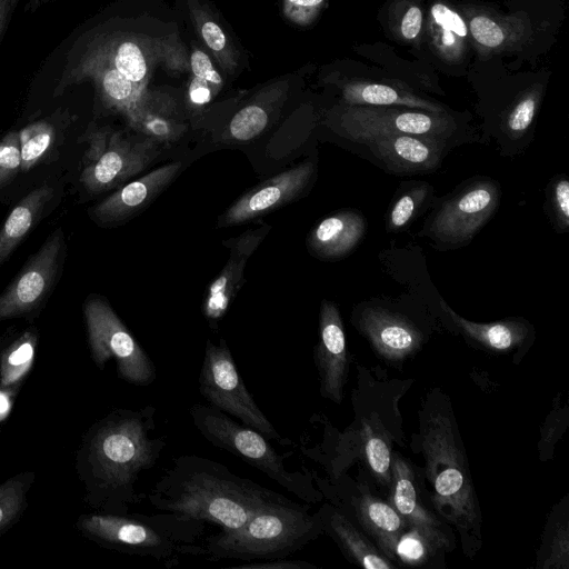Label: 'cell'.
I'll return each instance as SVG.
<instances>
[{"instance_id":"obj_22","label":"cell","mask_w":569,"mask_h":569,"mask_svg":"<svg viewBox=\"0 0 569 569\" xmlns=\"http://www.w3.org/2000/svg\"><path fill=\"white\" fill-rule=\"evenodd\" d=\"M181 162H170L133 180L92 209V214L101 222H119L144 208L178 174Z\"/></svg>"},{"instance_id":"obj_30","label":"cell","mask_w":569,"mask_h":569,"mask_svg":"<svg viewBox=\"0 0 569 569\" xmlns=\"http://www.w3.org/2000/svg\"><path fill=\"white\" fill-rule=\"evenodd\" d=\"M342 97L347 104L352 106H390L436 113L447 112L439 103L385 83L369 81L349 82L342 89Z\"/></svg>"},{"instance_id":"obj_11","label":"cell","mask_w":569,"mask_h":569,"mask_svg":"<svg viewBox=\"0 0 569 569\" xmlns=\"http://www.w3.org/2000/svg\"><path fill=\"white\" fill-rule=\"evenodd\" d=\"M501 189L488 178L473 180L456 190L435 209L419 236L441 250L468 244L497 211Z\"/></svg>"},{"instance_id":"obj_24","label":"cell","mask_w":569,"mask_h":569,"mask_svg":"<svg viewBox=\"0 0 569 569\" xmlns=\"http://www.w3.org/2000/svg\"><path fill=\"white\" fill-rule=\"evenodd\" d=\"M128 126L156 143H170L186 132L176 100L168 93L146 90L130 117Z\"/></svg>"},{"instance_id":"obj_47","label":"cell","mask_w":569,"mask_h":569,"mask_svg":"<svg viewBox=\"0 0 569 569\" xmlns=\"http://www.w3.org/2000/svg\"><path fill=\"white\" fill-rule=\"evenodd\" d=\"M57 1H60V0H28L24 9L29 12H33L44 4H48L51 2H57Z\"/></svg>"},{"instance_id":"obj_35","label":"cell","mask_w":569,"mask_h":569,"mask_svg":"<svg viewBox=\"0 0 569 569\" xmlns=\"http://www.w3.org/2000/svg\"><path fill=\"white\" fill-rule=\"evenodd\" d=\"M389 208L386 229L399 232L407 229L432 200L433 188L423 181H410L403 184Z\"/></svg>"},{"instance_id":"obj_45","label":"cell","mask_w":569,"mask_h":569,"mask_svg":"<svg viewBox=\"0 0 569 569\" xmlns=\"http://www.w3.org/2000/svg\"><path fill=\"white\" fill-rule=\"evenodd\" d=\"M230 568H240V569H316L317 566L303 561V560H288L287 558L282 559H271V560H259V561H248L241 565H234Z\"/></svg>"},{"instance_id":"obj_12","label":"cell","mask_w":569,"mask_h":569,"mask_svg":"<svg viewBox=\"0 0 569 569\" xmlns=\"http://www.w3.org/2000/svg\"><path fill=\"white\" fill-rule=\"evenodd\" d=\"M338 129L342 136L360 143L392 134H412L448 141L457 131V123L448 112L347 104L338 114Z\"/></svg>"},{"instance_id":"obj_9","label":"cell","mask_w":569,"mask_h":569,"mask_svg":"<svg viewBox=\"0 0 569 569\" xmlns=\"http://www.w3.org/2000/svg\"><path fill=\"white\" fill-rule=\"evenodd\" d=\"M83 315L90 355L100 370L113 359L119 378L126 382L146 387L156 380L153 361L104 299L88 298Z\"/></svg>"},{"instance_id":"obj_2","label":"cell","mask_w":569,"mask_h":569,"mask_svg":"<svg viewBox=\"0 0 569 569\" xmlns=\"http://www.w3.org/2000/svg\"><path fill=\"white\" fill-rule=\"evenodd\" d=\"M410 447L423 459L431 508L459 533L463 553L475 557L482 546V512L453 407L441 389L422 399Z\"/></svg>"},{"instance_id":"obj_43","label":"cell","mask_w":569,"mask_h":569,"mask_svg":"<svg viewBox=\"0 0 569 569\" xmlns=\"http://www.w3.org/2000/svg\"><path fill=\"white\" fill-rule=\"evenodd\" d=\"M325 0H283L282 10L287 19L298 26H309L320 13Z\"/></svg>"},{"instance_id":"obj_15","label":"cell","mask_w":569,"mask_h":569,"mask_svg":"<svg viewBox=\"0 0 569 569\" xmlns=\"http://www.w3.org/2000/svg\"><path fill=\"white\" fill-rule=\"evenodd\" d=\"M322 398L340 405L350 372L342 318L336 303L322 300L319 313V339L313 349Z\"/></svg>"},{"instance_id":"obj_16","label":"cell","mask_w":569,"mask_h":569,"mask_svg":"<svg viewBox=\"0 0 569 569\" xmlns=\"http://www.w3.org/2000/svg\"><path fill=\"white\" fill-rule=\"evenodd\" d=\"M315 172V162L306 160L262 181L237 199L221 216L219 224L244 223L295 200L309 186Z\"/></svg>"},{"instance_id":"obj_1","label":"cell","mask_w":569,"mask_h":569,"mask_svg":"<svg viewBox=\"0 0 569 569\" xmlns=\"http://www.w3.org/2000/svg\"><path fill=\"white\" fill-rule=\"evenodd\" d=\"M156 413L151 405L116 408L83 436L77 467L86 501L98 512L126 515L146 498L136 485L167 447V437L154 433Z\"/></svg>"},{"instance_id":"obj_8","label":"cell","mask_w":569,"mask_h":569,"mask_svg":"<svg viewBox=\"0 0 569 569\" xmlns=\"http://www.w3.org/2000/svg\"><path fill=\"white\" fill-rule=\"evenodd\" d=\"M87 144L80 182L87 191L99 193L122 184L141 172L159 153L149 138L133 140L109 126L90 122L79 138Z\"/></svg>"},{"instance_id":"obj_25","label":"cell","mask_w":569,"mask_h":569,"mask_svg":"<svg viewBox=\"0 0 569 569\" xmlns=\"http://www.w3.org/2000/svg\"><path fill=\"white\" fill-rule=\"evenodd\" d=\"M323 533L328 535L350 562L366 569H393L372 540L338 507L323 505Z\"/></svg>"},{"instance_id":"obj_37","label":"cell","mask_w":569,"mask_h":569,"mask_svg":"<svg viewBox=\"0 0 569 569\" xmlns=\"http://www.w3.org/2000/svg\"><path fill=\"white\" fill-rule=\"evenodd\" d=\"M34 472H21L0 485V536L21 516L27 507V493L34 481Z\"/></svg>"},{"instance_id":"obj_41","label":"cell","mask_w":569,"mask_h":569,"mask_svg":"<svg viewBox=\"0 0 569 569\" xmlns=\"http://www.w3.org/2000/svg\"><path fill=\"white\" fill-rule=\"evenodd\" d=\"M550 216L558 232L569 228V182L566 177H557L548 190Z\"/></svg>"},{"instance_id":"obj_3","label":"cell","mask_w":569,"mask_h":569,"mask_svg":"<svg viewBox=\"0 0 569 569\" xmlns=\"http://www.w3.org/2000/svg\"><path fill=\"white\" fill-rule=\"evenodd\" d=\"M146 498L156 510L211 523L220 531L239 528L262 508L288 499L197 455L173 458Z\"/></svg>"},{"instance_id":"obj_26","label":"cell","mask_w":569,"mask_h":569,"mask_svg":"<svg viewBox=\"0 0 569 569\" xmlns=\"http://www.w3.org/2000/svg\"><path fill=\"white\" fill-rule=\"evenodd\" d=\"M367 231L366 218L343 210L321 220L309 233L308 247L318 257L338 259L350 253Z\"/></svg>"},{"instance_id":"obj_10","label":"cell","mask_w":569,"mask_h":569,"mask_svg":"<svg viewBox=\"0 0 569 569\" xmlns=\"http://www.w3.org/2000/svg\"><path fill=\"white\" fill-rule=\"evenodd\" d=\"M199 392L210 406L237 418L268 440H274L281 446L292 443L290 439L281 437L256 403L224 339H220L217 345L211 340L206 342L199 375Z\"/></svg>"},{"instance_id":"obj_33","label":"cell","mask_w":569,"mask_h":569,"mask_svg":"<svg viewBox=\"0 0 569 569\" xmlns=\"http://www.w3.org/2000/svg\"><path fill=\"white\" fill-rule=\"evenodd\" d=\"M188 8L194 29L202 43L214 57L220 68L226 72L232 73L238 64V52L227 33L208 9L197 0H188Z\"/></svg>"},{"instance_id":"obj_13","label":"cell","mask_w":569,"mask_h":569,"mask_svg":"<svg viewBox=\"0 0 569 569\" xmlns=\"http://www.w3.org/2000/svg\"><path fill=\"white\" fill-rule=\"evenodd\" d=\"M66 253L58 228L0 295V321L33 313L52 291Z\"/></svg>"},{"instance_id":"obj_19","label":"cell","mask_w":569,"mask_h":569,"mask_svg":"<svg viewBox=\"0 0 569 569\" xmlns=\"http://www.w3.org/2000/svg\"><path fill=\"white\" fill-rule=\"evenodd\" d=\"M395 174H415L438 169L448 141L412 134H392L362 141Z\"/></svg>"},{"instance_id":"obj_5","label":"cell","mask_w":569,"mask_h":569,"mask_svg":"<svg viewBox=\"0 0 569 569\" xmlns=\"http://www.w3.org/2000/svg\"><path fill=\"white\" fill-rule=\"evenodd\" d=\"M323 535V510L309 513V506L287 499L252 515L239 528L219 531L201 547L210 561H259L288 558Z\"/></svg>"},{"instance_id":"obj_31","label":"cell","mask_w":569,"mask_h":569,"mask_svg":"<svg viewBox=\"0 0 569 569\" xmlns=\"http://www.w3.org/2000/svg\"><path fill=\"white\" fill-rule=\"evenodd\" d=\"M73 118L68 109L59 108L19 130L21 171H29L48 154L58 139L59 131L67 128Z\"/></svg>"},{"instance_id":"obj_32","label":"cell","mask_w":569,"mask_h":569,"mask_svg":"<svg viewBox=\"0 0 569 569\" xmlns=\"http://www.w3.org/2000/svg\"><path fill=\"white\" fill-rule=\"evenodd\" d=\"M286 89V82H278L261 91L252 102L240 109L228 124V139L247 142L260 136L267 129L271 111L283 97Z\"/></svg>"},{"instance_id":"obj_6","label":"cell","mask_w":569,"mask_h":569,"mask_svg":"<svg viewBox=\"0 0 569 569\" xmlns=\"http://www.w3.org/2000/svg\"><path fill=\"white\" fill-rule=\"evenodd\" d=\"M79 531L94 542L119 552L150 557L167 567L178 565L179 556L200 557L206 523L171 512L143 515H82Z\"/></svg>"},{"instance_id":"obj_23","label":"cell","mask_w":569,"mask_h":569,"mask_svg":"<svg viewBox=\"0 0 569 569\" xmlns=\"http://www.w3.org/2000/svg\"><path fill=\"white\" fill-rule=\"evenodd\" d=\"M468 31L481 54H497L516 50L531 36L527 19L499 16L487 10H466Z\"/></svg>"},{"instance_id":"obj_14","label":"cell","mask_w":569,"mask_h":569,"mask_svg":"<svg viewBox=\"0 0 569 569\" xmlns=\"http://www.w3.org/2000/svg\"><path fill=\"white\" fill-rule=\"evenodd\" d=\"M351 321L375 355L392 367L416 357L429 340V332L411 318L379 306L358 308Z\"/></svg>"},{"instance_id":"obj_4","label":"cell","mask_w":569,"mask_h":569,"mask_svg":"<svg viewBox=\"0 0 569 569\" xmlns=\"http://www.w3.org/2000/svg\"><path fill=\"white\" fill-rule=\"evenodd\" d=\"M50 53L102 63L142 90L148 89L158 63L174 73L190 70L189 54L177 33L142 38L122 28V21L114 16L84 21Z\"/></svg>"},{"instance_id":"obj_21","label":"cell","mask_w":569,"mask_h":569,"mask_svg":"<svg viewBox=\"0 0 569 569\" xmlns=\"http://www.w3.org/2000/svg\"><path fill=\"white\" fill-rule=\"evenodd\" d=\"M270 227L250 230L238 238L227 241L230 256L208 288L203 302V315L209 321H218L227 312L231 301L244 282V267L250 254L264 238Z\"/></svg>"},{"instance_id":"obj_44","label":"cell","mask_w":569,"mask_h":569,"mask_svg":"<svg viewBox=\"0 0 569 569\" xmlns=\"http://www.w3.org/2000/svg\"><path fill=\"white\" fill-rule=\"evenodd\" d=\"M189 64L191 77L208 81L217 90H221L223 79L220 72L214 68L209 56L200 48H193L189 54Z\"/></svg>"},{"instance_id":"obj_29","label":"cell","mask_w":569,"mask_h":569,"mask_svg":"<svg viewBox=\"0 0 569 569\" xmlns=\"http://www.w3.org/2000/svg\"><path fill=\"white\" fill-rule=\"evenodd\" d=\"M52 197V188L42 184L23 197L0 229V267L40 219Z\"/></svg>"},{"instance_id":"obj_34","label":"cell","mask_w":569,"mask_h":569,"mask_svg":"<svg viewBox=\"0 0 569 569\" xmlns=\"http://www.w3.org/2000/svg\"><path fill=\"white\" fill-rule=\"evenodd\" d=\"M545 531V538L537 558V568L568 569L569 560V523L567 499L565 506H555L552 516L549 517Z\"/></svg>"},{"instance_id":"obj_17","label":"cell","mask_w":569,"mask_h":569,"mask_svg":"<svg viewBox=\"0 0 569 569\" xmlns=\"http://www.w3.org/2000/svg\"><path fill=\"white\" fill-rule=\"evenodd\" d=\"M440 306L469 346L495 356H511L513 363H519L535 340V329L523 318L473 322L459 316L442 299Z\"/></svg>"},{"instance_id":"obj_39","label":"cell","mask_w":569,"mask_h":569,"mask_svg":"<svg viewBox=\"0 0 569 569\" xmlns=\"http://www.w3.org/2000/svg\"><path fill=\"white\" fill-rule=\"evenodd\" d=\"M540 99V91L531 89L515 103L505 121V130L509 137L520 138L528 131L536 117Z\"/></svg>"},{"instance_id":"obj_18","label":"cell","mask_w":569,"mask_h":569,"mask_svg":"<svg viewBox=\"0 0 569 569\" xmlns=\"http://www.w3.org/2000/svg\"><path fill=\"white\" fill-rule=\"evenodd\" d=\"M391 472L388 501L406 520L408 527L418 528L452 550L455 530L425 503L420 490V473L413 469L410 461L396 451L392 453Z\"/></svg>"},{"instance_id":"obj_38","label":"cell","mask_w":569,"mask_h":569,"mask_svg":"<svg viewBox=\"0 0 569 569\" xmlns=\"http://www.w3.org/2000/svg\"><path fill=\"white\" fill-rule=\"evenodd\" d=\"M391 29L402 41L418 43L423 28V13L415 0L397 1L390 13Z\"/></svg>"},{"instance_id":"obj_7","label":"cell","mask_w":569,"mask_h":569,"mask_svg":"<svg viewBox=\"0 0 569 569\" xmlns=\"http://www.w3.org/2000/svg\"><path fill=\"white\" fill-rule=\"evenodd\" d=\"M189 413L194 428L212 446L240 458L309 503L322 499V492L313 486L311 473L305 467L299 471L288 469L284 459L290 453H279L260 432L210 405L194 403Z\"/></svg>"},{"instance_id":"obj_27","label":"cell","mask_w":569,"mask_h":569,"mask_svg":"<svg viewBox=\"0 0 569 569\" xmlns=\"http://www.w3.org/2000/svg\"><path fill=\"white\" fill-rule=\"evenodd\" d=\"M37 343L38 331L32 326L0 337V391L18 389L33 363Z\"/></svg>"},{"instance_id":"obj_42","label":"cell","mask_w":569,"mask_h":569,"mask_svg":"<svg viewBox=\"0 0 569 569\" xmlns=\"http://www.w3.org/2000/svg\"><path fill=\"white\" fill-rule=\"evenodd\" d=\"M21 171L19 130L9 131L0 140V188Z\"/></svg>"},{"instance_id":"obj_36","label":"cell","mask_w":569,"mask_h":569,"mask_svg":"<svg viewBox=\"0 0 569 569\" xmlns=\"http://www.w3.org/2000/svg\"><path fill=\"white\" fill-rule=\"evenodd\" d=\"M451 549L415 527L400 536L395 551L396 562L407 567H425Z\"/></svg>"},{"instance_id":"obj_46","label":"cell","mask_w":569,"mask_h":569,"mask_svg":"<svg viewBox=\"0 0 569 569\" xmlns=\"http://www.w3.org/2000/svg\"><path fill=\"white\" fill-rule=\"evenodd\" d=\"M20 0H0V42Z\"/></svg>"},{"instance_id":"obj_28","label":"cell","mask_w":569,"mask_h":569,"mask_svg":"<svg viewBox=\"0 0 569 569\" xmlns=\"http://www.w3.org/2000/svg\"><path fill=\"white\" fill-rule=\"evenodd\" d=\"M428 32L433 51L443 60L456 63L462 60L468 27L462 16L442 2L431 6Z\"/></svg>"},{"instance_id":"obj_20","label":"cell","mask_w":569,"mask_h":569,"mask_svg":"<svg viewBox=\"0 0 569 569\" xmlns=\"http://www.w3.org/2000/svg\"><path fill=\"white\" fill-rule=\"evenodd\" d=\"M346 503L355 515L358 527L372 540L380 552L396 565V546L408 529L406 520L393 506L370 491L365 482H358ZM397 566V565H396Z\"/></svg>"},{"instance_id":"obj_40","label":"cell","mask_w":569,"mask_h":569,"mask_svg":"<svg viewBox=\"0 0 569 569\" xmlns=\"http://www.w3.org/2000/svg\"><path fill=\"white\" fill-rule=\"evenodd\" d=\"M568 426V407L566 403L561 406L559 399H555L553 408L549 412L545 423L541 427V439L539 441L540 459L547 461L553 453L557 441Z\"/></svg>"}]
</instances>
